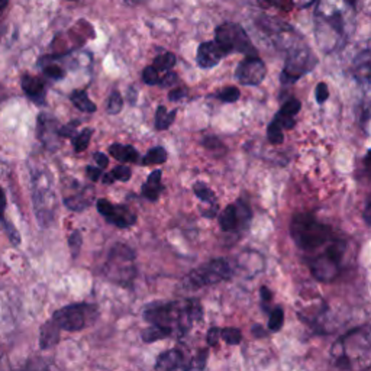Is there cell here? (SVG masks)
Listing matches in <instances>:
<instances>
[{"label": "cell", "instance_id": "6da1fadb", "mask_svg": "<svg viewBox=\"0 0 371 371\" xmlns=\"http://www.w3.org/2000/svg\"><path fill=\"white\" fill-rule=\"evenodd\" d=\"M357 0H319L316 16V38L322 50L334 51L350 36Z\"/></svg>", "mask_w": 371, "mask_h": 371}, {"label": "cell", "instance_id": "7a4b0ae2", "mask_svg": "<svg viewBox=\"0 0 371 371\" xmlns=\"http://www.w3.org/2000/svg\"><path fill=\"white\" fill-rule=\"evenodd\" d=\"M290 235L299 248L312 251L331 240L332 229L317 222L310 213H298L290 222Z\"/></svg>", "mask_w": 371, "mask_h": 371}, {"label": "cell", "instance_id": "3957f363", "mask_svg": "<svg viewBox=\"0 0 371 371\" xmlns=\"http://www.w3.org/2000/svg\"><path fill=\"white\" fill-rule=\"evenodd\" d=\"M135 253L125 244H115L108 255L103 273L111 282L128 288L136 275Z\"/></svg>", "mask_w": 371, "mask_h": 371}, {"label": "cell", "instance_id": "277c9868", "mask_svg": "<svg viewBox=\"0 0 371 371\" xmlns=\"http://www.w3.org/2000/svg\"><path fill=\"white\" fill-rule=\"evenodd\" d=\"M144 319L151 325H161L168 327L174 332V327L183 335L192 327V320L186 315L184 303H154L148 306L144 312Z\"/></svg>", "mask_w": 371, "mask_h": 371}, {"label": "cell", "instance_id": "5b68a950", "mask_svg": "<svg viewBox=\"0 0 371 371\" xmlns=\"http://www.w3.org/2000/svg\"><path fill=\"white\" fill-rule=\"evenodd\" d=\"M215 41L219 44L225 54L240 53L245 56H257L255 46L253 45L247 32L238 24L226 22L216 29Z\"/></svg>", "mask_w": 371, "mask_h": 371}, {"label": "cell", "instance_id": "8992f818", "mask_svg": "<svg viewBox=\"0 0 371 371\" xmlns=\"http://www.w3.org/2000/svg\"><path fill=\"white\" fill-rule=\"evenodd\" d=\"M347 244L342 241H334L327 247L325 253L319 254L310 265L312 275L319 282H332L340 274L341 261L345 254Z\"/></svg>", "mask_w": 371, "mask_h": 371}, {"label": "cell", "instance_id": "52a82bcc", "mask_svg": "<svg viewBox=\"0 0 371 371\" xmlns=\"http://www.w3.org/2000/svg\"><path fill=\"white\" fill-rule=\"evenodd\" d=\"M232 275V264L225 258L213 260L200 268L190 271L184 277V285L188 288L200 289L205 286H212L219 282L228 280Z\"/></svg>", "mask_w": 371, "mask_h": 371}, {"label": "cell", "instance_id": "ba28073f", "mask_svg": "<svg viewBox=\"0 0 371 371\" xmlns=\"http://www.w3.org/2000/svg\"><path fill=\"white\" fill-rule=\"evenodd\" d=\"M98 310L95 306L86 305V303H77V305H68L61 309H59L53 320L59 325V328L68 332H76L84 330L90 322L95 320Z\"/></svg>", "mask_w": 371, "mask_h": 371}, {"label": "cell", "instance_id": "9c48e42d", "mask_svg": "<svg viewBox=\"0 0 371 371\" xmlns=\"http://www.w3.org/2000/svg\"><path fill=\"white\" fill-rule=\"evenodd\" d=\"M317 59L308 46H293L289 51L285 68L282 71V83L292 84L308 74L316 66Z\"/></svg>", "mask_w": 371, "mask_h": 371}, {"label": "cell", "instance_id": "30bf717a", "mask_svg": "<svg viewBox=\"0 0 371 371\" xmlns=\"http://www.w3.org/2000/svg\"><path fill=\"white\" fill-rule=\"evenodd\" d=\"M34 205L35 213L42 226H49L56 216V195L50 186L35 184L34 190Z\"/></svg>", "mask_w": 371, "mask_h": 371}, {"label": "cell", "instance_id": "8fae6325", "mask_svg": "<svg viewBox=\"0 0 371 371\" xmlns=\"http://www.w3.org/2000/svg\"><path fill=\"white\" fill-rule=\"evenodd\" d=\"M251 220V210L247 203L238 200L235 205H229L219 215V226L225 232L238 230Z\"/></svg>", "mask_w": 371, "mask_h": 371}, {"label": "cell", "instance_id": "7c38bea8", "mask_svg": "<svg viewBox=\"0 0 371 371\" xmlns=\"http://www.w3.org/2000/svg\"><path fill=\"white\" fill-rule=\"evenodd\" d=\"M96 206H98V212L102 216H105V219L109 223H112L121 229L131 228L132 225L136 223V215L128 206H122V205L115 206L113 203H111L106 199H99Z\"/></svg>", "mask_w": 371, "mask_h": 371}, {"label": "cell", "instance_id": "4fadbf2b", "mask_svg": "<svg viewBox=\"0 0 371 371\" xmlns=\"http://www.w3.org/2000/svg\"><path fill=\"white\" fill-rule=\"evenodd\" d=\"M267 76V67L261 59L257 56H247L244 61L240 63L235 77L244 86H258Z\"/></svg>", "mask_w": 371, "mask_h": 371}, {"label": "cell", "instance_id": "5bb4252c", "mask_svg": "<svg viewBox=\"0 0 371 371\" xmlns=\"http://www.w3.org/2000/svg\"><path fill=\"white\" fill-rule=\"evenodd\" d=\"M59 129L60 125L56 118L46 113H41L38 116V138L45 148L54 151L60 147L59 138L61 136L59 133Z\"/></svg>", "mask_w": 371, "mask_h": 371}, {"label": "cell", "instance_id": "9a60e30c", "mask_svg": "<svg viewBox=\"0 0 371 371\" xmlns=\"http://www.w3.org/2000/svg\"><path fill=\"white\" fill-rule=\"evenodd\" d=\"M225 56H226L225 51L220 49L216 41H208V42H202L199 45L196 61L200 68L206 70V68H212V67L218 66Z\"/></svg>", "mask_w": 371, "mask_h": 371}, {"label": "cell", "instance_id": "2e32d148", "mask_svg": "<svg viewBox=\"0 0 371 371\" xmlns=\"http://www.w3.org/2000/svg\"><path fill=\"white\" fill-rule=\"evenodd\" d=\"M22 90L25 91V95L35 102L36 105H44L45 103V84L39 77L25 74L22 77Z\"/></svg>", "mask_w": 371, "mask_h": 371}, {"label": "cell", "instance_id": "e0dca14e", "mask_svg": "<svg viewBox=\"0 0 371 371\" xmlns=\"http://www.w3.org/2000/svg\"><path fill=\"white\" fill-rule=\"evenodd\" d=\"M188 364L184 362V355L180 350H168L158 355L156 362V370L170 371V370H186Z\"/></svg>", "mask_w": 371, "mask_h": 371}, {"label": "cell", "instance_id": "ac0fdd59", "mask_svg": "<svg viewBox=\"0 0 371 371\" xmlns=\"http://www.w3.org/2000/svg\"><path fill=\"white\" fill-rule=\"evenodd\" d=\"M60 328L54 320H49L42 325L41 328V337H39V345L42 350L53 348L60 341Z\"/></svg>", "mask_w": 371, "mask_h": 371}, {"label": "cell", "instance_id": "d6986e66", "mask_svg": "<svg viewBox=\"0 0 371 371\" xmlns=\"http://www.w3.org/2000/svg\"><path fill=\"white\" fill-rule=\"evenodd\" d=\"M161 176H163L161 170L153 171V173L150 174L148 180L146 181V184L143 186V195H144L148 200H151V202L158 200L160 195H161L163 190H164L163 184H161Z\"/></svg>", "mask_w": 371, "mask_h": 371}, {"label": "cell", "instance_id": "ffe728a7", "mask_svg": "<svg viewBox=\"0 0 371 371\" xmlns=\"http://www.w3.org/2000/svg\"><path fill=\"white\" fill-rule=\"evenodd\" d=\"M109 153L113 158L119 163H136L139 160L138 151L132 146H122V144H112L109 147Z\"/></svg>", "mask_w": 371, "mask_h": 371}, {"label": "cell", "instance_id": "44dd1931", "mask_svg": "<svg viewBox=\"0 0 371 371\" xmlns=\"http://www.w3.org/2000/svg\"><path fill=\"white\" fill-rule=\"evenodd\" d=\"M70 101L73 102V105H74L78 111H81V112H84V113H93V112L98 111L96 105L88 99L87 93L83 91V90H74V91L71 93Z\"/></svg>", "mask_w": 371, "mask_h": 371}, {"label": "cell", "instance_id": "7402d4cb", "mask_svg": "<svg viewBox=\"0 0 371 371\" xmlns=\"http://www.w3.org/2000/svg\"><path fill=\"white\" fill-rule=\"evenodd\" d=\"M171 334H173V330L168 328V327H161V325H151L150 328H147L143 332V340L147 344H153V342H157L160 340L171 337Z\"/></svg>", "mask_w": 371, "mask_h": 371}, {"label": "cell", "instance_id": "603a6c76", "mask_svg": "<svg viewBox=\"0 0 371 371\" xmlns=\"http://www.w3.org/2000/svg\"><path fill=\"white\" fill-rule=\"evenodd\" d=\"M176 115H177L176 109L171 112H167V109L164 106H158L157 113H156V128L158 131L168 129L171 126V123L174 122Z\"/></svg>", "mask_w": 371, "mask_h": 371}, {"label": "cell", "instance_id": "cb8c5ba5", "mask_svg": "<svg viewBox=\"0 0 371 371\" xmlns=\"http://www.w3.org/2000/svg\"><path fill=\"white\" fill-rule=\"evenodd\" d=\"M87 192V190H86ZM86 192L78 193L77 196H71V198H66L64 199V205L71 209V210H84L86 208H88L91 205V196L86 195Z\"/></svg>", "mask_w": 371, "mask_h": 371}, {"label": "cell", "instance_id": "d4e9b609", "mask_svg": "<svg viewBox=\"0 0 371 371\" xmlns=\"http://www.w3.org/2000/svg\"><path fill=\"white\" fill-rule=\"evenodd\" d=\"M91 135H93V129L84 128L81 132H78L73 136V147H74L76 153H81L88 147Z\"/></svg>", "mask_w": 371, "mask_h": 371}, {"label": "cell", "instance_id": "484cf974", "mask_svg": "<svg viewBox=\"0 0 371 371\" xmlns=\"http://www.w3.org/2000/svg\"><path fill=\"white\" fill-rule=\"evenodd\" d=\"M167 151H166V148H163V147H156V148H153V150H150L147 154H146V157L143 158V166H156V164H163V163H166V160H167Z\"/></svg>", "mask_w": 371, "mask_h": 371}, {"label": "cell", "instance_id": "4316f807", "mask_svg": "<svg viewBox=\"0 0 371 371\" xmlns=\"http://www.w3.org/2000/svg\"><path fill=\"white\" fill-rule=\"evenodd\" d=\"M193 192L196 195V198H199L202 202L209 203V205H215L216 203V196L215 193L208 188V186L202 181L195 183L193 184Z\"/></svg>", "mask_w": 371, "mask_h": 371}, {"label": "cell", "instance_id": "83f0119b", "mask_svg": "<svg viewBox=\"0 0 371 371\" xmlns=\"http://www.w3.org/2000/svg\"><path fill=\"white\" fill-rule=\"evenodd\" d=\"M285 323V312L282 308H274L268 317V330L273 332L280 331Z\"/></svg>", "mask_w": 371, "mask_h": 371}, {"label": "cell", "instance_id": "f1b7e54d", "mask_svg": "<svg viewBox=\"0 0 371 371\" xmlns=\"http://www.w3.org/2000/svg\"><path fill=\"white\" fill-rule=\"evenodd\" d=\"M267 138L268 141L274 146H278V144H283L285 141V135H283V128L278 125L275 121H273L270 123V126L267 128Z\"/></svg>", "mask_w": 371, "mask_h": 371}, {"label": "cell", "instance_id": "f546056e", "mask_svg": "<svg viewBox=\"0 0 371 371\" xmlns=\"http://www.w3.org/2000/svg\"><path fill=\"white\" fill-rule=\"evenodd\" d=\"M174 66H176V56L171 54V53H164V54L158 56V57L154 60V67H156L158 71H163V73L171 70Z\"/></svg>", "mask_w": 371, "mask_h": 371}, {"label": "cell", "instance_id": "4dcf8cb0", "mask_svg": "<svg viewBox=\"0 0 371 371\" xmlns=\"http://www.w3.org/2000/svg\"><path fill=\"white\" fill-rule=\"evenodd\" d=\"M240 98H241V91L234 86L225 87L218 93V99H220L225 103H235Z\"/></svg>", "mask_w": 371, "mask_h": 371}, {"label": "cell", "instance_id": "1f68e13d", "mask_svg": "<svg viewBox=\"0 0 371 371\" xmlns=\"http://www.w3.org/2000/svg\"><path fill=\"white\" fill-rule=\"evenodd\" d=\"M220 338L229 345H238L243 341V334L238 328H223L220 330Z\"/></svg>", "mask_w": 371, "mask_h": 371}, {"label": "cell", "instance_id": "d6a6232c", "mask_svg": "<svg viewBox=\"0 0 371 371\" xmlns=\"http://www.w3.org/2000/svg\"><path fill=\"white\" fill-rule=\"evenodd\" d=\"M122 108H123V98L118 90H115V91H112V95L109 96V101H108V113L118 115V113H121Z\"/></svg>", "mask_w": 371, "mask_h": 371}, {"label": "cell", "instance_id": "836d02e7", "mask_svg": "<svg viewBox=\"0 0 371 371\" xmlns=\"http://www.w3.org/2000/svg\"><path fill=\"white\" fill-rule=\"evenodd\" d=\"M300 109H302V103L298 101V99H290V101H288L283 106H282V109H280V112L278 113H282V115H286V116H296L299 112H300Z\"/></svg>", "mask_w": 371, "mask_h": 371}, {"label": "cell", "instance_id": "e575fe53", "mask_svg": "<svg viewBox=\"0 0 371 371\" xmlns=\"http://www.w3.org/2000/svg\"><path fill=\"white\" fill-rule=\"evenodd\" d=\"M208 348L200 350L198 352V355L190 361V364H188V370H203L206 367V360H208Z\"/></svg>", "mask_w": 371, "mask_h": 371}, {"label": "cell", "instance_id": "d590c367", "mask_svg": "<svg viewBox=\"0 0 371 371\" xmlns=\"http://www.w3.org/2000/svg\"><path fill=\"white\" fill-rule=\"evenodd\" d=\"M81 243H83L81 234H80L78 230H74L73 234L70 235V238H68V247H70V251H71L73 258H77V257H78V253H80V250H81Z\"/></svg>", "mask_w": 371, "mask_h": 371}, {"label": "cell", "instance_id": "8d00e7d4", "mask_svg": "<svg viewBox=\"0 0 371 371\" xmlns=\"http://www.w3.org/2000/svg\"><path fill=\"white\" fill-rule=\"evenodd\" d=\"M143 80L148 86L158 84V81H160V71L154 66H148L143 71Z\"/></svg>", "mask_w": 371, "mask_h": 371}, {"label": "cell", "instance_id": "74e56055", "mask_svg": "<svg viewBox=\"0 0 371 371\" xmlns=\"http://www.w3.org/2000/svg\"><path fill=\"white\" fill-rule=\"evenodd\" d=\"M44 74L53 80H61V78H64L66 71L57 64H49L44 67Z\"/></svg>", "mask_w": 371, "mask_h": 371}, {"label": "cell", "instance_id": "f35d334b", "mask_svg": "<svg viewBox=\"0 0 371 371\" xmlns=\"http://www.w3.org/2000/svg\"><path fill=\"white\" fill-rule=\"evenodd\" d=\"M315 98H316V102H317L319 105H322V103H325V102L328 101V98H330V90H328V86L325 84L323 81L316 86Z\"/></svg>", "mask_w": 371, "mask_h": 371}, {"label": "cell", "instance_id": "ab89813d", "mask_svg": "<svg viewBox=\"0 0 371 371\" xmlns=\"http://www.w3.org/2000/svg\"><path fill=\"white\" fill-rule=\"evenodd\" d=\"M111 174H112L113 178L118 180V181H128V180L131 178V174H132V173H131V168H129V167L121 164V166H116V167L112 170Z\"/></svg>", "mask_w": 371, "mask_h": 371}, {"label": "cell", "instance_id": "60d3db41", "mask_svg": "<svg viewBox=\"0 0 371 371\" xmlns=\"http://www.w3.org/2000/svg\"><path fill=\"white\" fill-rule=\"evenodd\" d=\"M274 121H275L278 125H280L283 129H292V128H295V125H296V121H295L293 116H286V115H282V113H278V112H277Z\"/></svg>", "mask_w": 371, "mask_h": 371}, {"label": "cell", "instance_id": "b9f144b4", "mask_svg": "<svg viewBox=\"0 0 371 371\" xmlns=\"http://www.w3.org/2000/svg\"><path fill=\"white\" fill-rule=\"evenodd\" d=\"M78 121H73L64 126H60L59 129V133L61 138H73L76 135V131H77V126H78Z\"/></svg>", "mask_w": 371, "mask_h": 371}, {"label": "cell", "instance_id": "7bdbcfd3", "mask_svg": "<svg viewBox=\"0 0 371 371\" xmlns=\"http://www.w3.org/2000/svg\"><path fill=\"white\" fill-rule=\"evenodd\" d=\"M219 340H220V330L216 328V327L210 328L209 332H208V335H206V342H208V345H209V347H215V345H218Z\"/></svg>", "mask_w": 371, "mask_h": 371}, {"label": "cell", "instance_id": "ee69618b", "mask_svg": "<svg viewBox=\"0 0 371 371\" xmlns=\"http://www.w3.org/2000/svg\"><path fill=\"white\" fill-rule=\"evenodd\" d=\"M5 209H6V196H5L4 189L0 188V223H2V226H5L9 222L5 218Z\"/></svg>", "mask_w": 371, "mask_h": 371}, {"label": "cell", "instance_id": "f6af8a7d", "mask_svg": "<svg viewBox=\"0 0 371 371\" xmlns=\"http://www.w3.org/2000/svg\"><path fill=\"white\" fill-rule=\"evenodd\" d=\"M86 173H87V177L91 180V181H99L102 174H103V168H101L99 166L98 167H93V166H88L86 168Z\"/></svg>", "mask_w": 371, "mask_h": 371}, {"label": "cell", "instance_id": "bcb514c9", "mask_svg": "<svg viewBox=\"0 0 371 371\" xmlns=\"http://www.w3.org/2000/svg\"><path fill=\"white\" fill-rule=\"evenodd\" d=\"M177 80H178L177 74L168 70V71H166V76H164L163 78H160L158 84H160L161 87H170V86H173V84H174Z\"/></svg>", "mask_w": 371, "mask_h": 371}, {"label": "cell", "instance_id": "7dc6e473", "mask_svg": "<svg viewBox=\"0 0 371 371\" xmlns=\"http://www.w3.org/2000/svg\"><path fill=\"white\" fill-rule=\"evenodd\" d=\"M186 96H188V88L180 87V88L171 90V93L168 95V101H170V102H178L180 99H183V98H186Z\"/></svg>", "mask_w": 371, "mask_h": 371}, {"label": "cell", "instance_id": "c3c4849f", "mask_svg": "<svg viewBox=\"0 0 371 371\" xmlns=\"http://www.w3.org/2000/svg\"><path fill=\"white\" fill-rule=\"evenodd\" d=\"M93 158H95L101 168H106L109 166V158L105 156V153H95L93 154Z\"/></svg>", "mask_w": 371, "mask_h": 371}, {"label": "cell", "instance_id": "681fc988", "mask_svg": "<svg viewBox=\"0 0 371 371\" xmlns=\"http://www.w3.org/2000/svg\"><path fill=\"white\" fill-rule=\"evenodd\" d=\"M260 293H261V299H263L264 303H270V302H271V299H273V293H271V290H270L268 288L263 286L261 290H260Z\"/></svg>", "mask_w": 371, "mask_h": 371}, {"label": "cell", "instance_id": "f907efd6", "mask_svg": "<svg viewBox=\"0 0 371 371\" xmlns=\"http://www.w3.org/2000/svg\"><path fill=\"white\" fill-rule=\"evenodd\" d=\"M251 332H253V335L254 337H257V338H263V337H265V330L261 327V325H254V327L251 328Z\"/></svg>", "mask_w": 371, "mask_h": 371}, {"label": "cell", "instance_id": "816d5d0a", "mask_svg": "<svg viewBox=\"0 0 371 371\" xmlns=\"http://www.w3.org/2000/svg\"><path fill=\"white\" fill-rule=\"evenodd\" d=\"M371 200H368L367 202V206H365V209H364V220H365V223L370 226V223H371Z\"/></svg>", "mask_w": 371, "mask_h": 371}, {"label": "cell", "instance_id": "f5cc1de1", "mask_svg": "<svg viewBox=\"0 0 371 371\" xmlns=\"http://www.w3.org/2000/svg\"><path fill=\"white\" fill-rule=\"evenodd\" d=\"M128 102H129L131 105H135V103H136V91H135L133 87L129 88V93H128Z\"/></svg>", "mask_w": 371, "mask_h": 371}, {"label": "cell", "instance_id": "db71d44e", "mask_svg": "<svg viewBox=\"0 0 371 371\" xmlns=\"http://www.w3.org/2000/svg\"><path fill=\"white\" fill-rule=\"evenodd\" d=\"M103 177H102V181H103V184H112L113 181H115V178H113V176L111 174V173H105V174H102Z\"/></svg>", "mask_w": 371, "mask_h": 371}, {"label": "cell", "instance_id": "11a10c76", "mask_svg": "<svg viewBox=\"0 0 371 371\" xmlns=\"http://www.w3.org/2000/svg\"><path fill=\"white\" fill-rule=\"evenodd\" d=\"M312 2H313V0H295V4H296V5H299V6H303V8L309 6Z\"/></svg>", "mask_w": 371, "mask_h": 371}, {"label": "cell", "instance_id": "9f6ffc18", "mask_svg": "<svg viewBox=\"0 0 371 371\" xmlns=\"http://www.w3.org/2000/svg\"><path fill=\"white\" fill-rule=\"evenodd\" d=\"M8 4H9V0H0V15L4 14V11H5L6 6H8Z\"/></svg>", "mask_w": 371, "mask_h": 371}, {"label": "cell", "instance_id": "6f0895ef", "mask_svg": "<svg viewBox=\"0 0 371 371\" xmlns=\"http://www.w3.org/2000/svg\"><path fill=\"white\" fill-rule=\"evenodd\" d=\"M4 96H5V91H4V87H2V86H0V102H2Z\"/></svg>", "mask_w": 371, "mask_h": 371}]
</instances>
